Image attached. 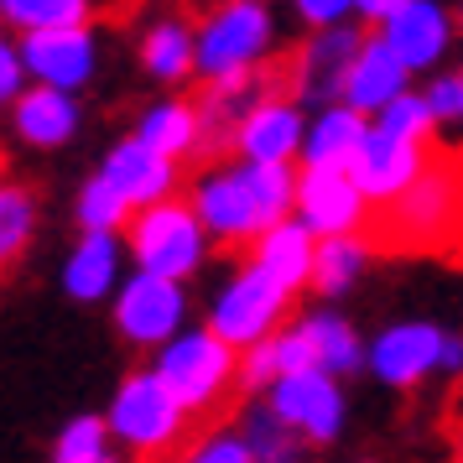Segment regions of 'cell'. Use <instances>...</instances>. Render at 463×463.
<instances>
[{"label": "cell", "mask_w": 463, "mask_h": 463, "mask_svg": "<svg viewBox=\"0 0 463 463\" xmlns=\"http://www.w3.org/2000/svg\"><path fill=\"white\" fill-rule=\"evenodd\" d=\"M266 406L292 427L307 448H334L349 427V396H344V380L328 370H292V375H276L266 391Z\"/></svg>", "instance_id": "9"}, {"label": "cell", "mask_w": 463, "mask_h": 463, "mask_svg": "<svg viewBox=\"0 0 463 463\" xmlns=\"http://www.w3.org/2000/svg\"><path fill=\"white\" fill-rule=\"evenodd\" d=\"M22 43V63L32 84H52L68 94H84L99 73V37L94 22L84 26H52V32H26Z\"/></svg>", "instance_id": "13"}, {"label": "cell", "mask_w": 463, "mask_h": 463, "mask_svg": "<svg viewBox=\"0 0 463 463\" xmlns=\"http://www.w3.org/2000/svg\"><path fill=\"white\" fill-rule=\"evenodd\" d=\"M297 328H302V338H307L317 370H328V375H338V380H349V375L364 370V338H359V328L344 313L313 307V313L297 317Z\"/></svg>", "instance_id": "27"}, {"label": "cell", "mask_w": 463, "mask_h": 463, "mask_svg": "<svg viewBox=\"0 0 463 463\" xmlns=\"http://www.w3.org/2000/svg\"><path fill=\"white\" fill-rule=\"evenodd\" d=\"M370 260H375V240H370V230H359V234H328V240H317L313 281H307V292H317L323 302L349 297L359 281H364Z\"/></svg>", "instance_id": "25"}, {"label": "cell", "mask_w": 463, "mask_h": 463, "mask_svg": "<svg viewBox=\"0 0 463 463\" xmlns=\"http://www.w3.org/2000/svg\"><path fill=\"white\" fill-rule=\"evenodd\" d=\"M359 463H375V458H359Z\"/></svg>", "instance_id": "42"}, {"label": "cell", "mask_w": 463, "mask_h": 463, "mask_svg": "<svg viewBox=\"0 0 463 463\" xmlns=\"http://www.w3.org/2000/svg\"><path fill=\"white\" fill-rule=\"evenodd\" d=\"M313 255H317V234L287 213V219H276L266 230L250 240V260L260 266L266 276H276L287 292H307V281H313Z\"/></svg>", "instance_id": "21"}, {"label": "cell", "mask_w": 463, "mask_h": 463, "mask_svg": "<svg viewBox=\"0 0 463 463\" xmlns=\"http://www.w3.org/2000/svg\"><path fill=\"white\" fill-rule=\"evenodd\" d=\"M94 22V0H0L5 32H52V26H84Z\"/></svg>", "instance_id": "31"}, {"label": "cell", "mask_w": 463, "mask_h": 463, "mask_svg": "<svg viewBox=\"0 0 463 463\" xmlns=\"http://www.w3.org/2000/svg\"><path fill=\"white\" fill-rule=\"evenodd\" d=\"M37 224H43V198L16 177H0V271H11L32 250Z\"/></svg>", "instance_id": "28"}, {"label": "cell", "mask_w": 463, "mask_h": 463, "mask_svg": "<svg viewBox=\"0 0 463 463\" xmlns=\"http://www.w3.org/2000/svg\"><path fill=\"white\" fill-rule=\"evenodd\" d=\"M136 58H141L151 84H162V89H177V84H188V79H198L193 22H183V16H156V22L141 32Z\"/></svg>", "instance_id": "23"}, {"label": "cell", "mask_w": 463, "mask_h": 463, "mask_svg": "<svg viewBox=\"0 0 463 463\" xmlns=\"http://www.w3.org/2000/svg\"><path fill=\"white\" fill-rule=\"evenodd\" d=\"M432 162V141H406V136H391V130L370 126L364 141H359L354 162H349V177L359 183V193L370 203H391L396 193H406Z\"/></svg>", "instance_id": "16"}, {"label": "cell", "mask_w": 463, "mask_h": 463, "mask_svg": "<svg viewBox=\"0 0 463 463\" xmlns=\"http://www.w3.org/2000/svg\"><path fill=\"white\" fill-rule=\"evenodd\" d=\"M302 136H307V105L292 89H266L245 109L230 156H240V162H297Z\"/></svg>", "instance_id": "15"}, {"label": "cell", "mask_w": 463, "mask_h": 463, "mask_svg": "<svg viewBox=\"0 0 463 463\" xmlns=\"http://www.w3.org/2000/svg\"><path fill=\"white\" fill-rule=\"evenodd\" d=\"M0 32H5V26H0Z\"/></svg>", "instance_id": "44"}, {"label": "cell", "mask_w": 463, "mask_h": 463, "mask_svg": "<svg viewBox=\"0 0 463 463\" xmlns=\"http://www.w3.org/2000/svg\"><path fill=\"white\" fill-rule=\"evenodd\" d=\"M364 37H370V32H359L354 22H338V26H317V32H307V37H302V47L292 52V63H287V89H292L307 109L344 99V79H349L354 52L364 47Z\"/></svg>", "instance_id": "11"}, {"label": "cell", "mask_w": 463, "mask_h": 463, "mask_svg": "<svg viewBox=\"0 0 463 463\" xmlns=\"http://www.w3.org/2000/svg\"><path fill=\"white\" fill-rule=\"evenodd\" d=\"M276 16L271 0H213L193 22V47H198V79H250L266 73L276 58Z\"/></svg>", "instance_id": "3"}, {"label": "cell", "mask_w": 463, "mask_h": 463, "mask_svg": "<svg viewBox=\"0 0 463 463\" xmlns=\"http://www.w3.org/2000/svg\"><path fill=\"white\" fill-rule=\"evenodd\" d=\"M442 338H448V328L427 323V317L385 323L364 344V375H375L385 391H417V385H427V380L438 375Z\"/></svg>", "instance_id": "10"}, {"label": "cell", "mask_w": 463, "mask_h": 463, "mask_svg": "<svg viewBox=\"0 0 463 463\" xmlns=\"http://www.w3.org/2000/svg\"><path fill=\"white\" fill-rule=\"evenodd\" d=\"M370 126L391 130V136H406V141H438V130H432V109H427V94H421V89L396 94L380 115H370Z\"/></svg>", "instance_id": "34"}, {"label": "cell", "mask_w": 463, "mask_h": 463, "mask_svg": "<svg viewBox=\"0 0 463 463\" xmlns=\"http://www.w3.org/2000/svg\"><path fill=\"white\" fill-rule=\"evenodd\" d=\"M375 250H453L463 245V162L432 156L427 172L370 213Z\"/></svg>", "instance_id": "2"}, {"label": "cell", "mask_w": 463, "mask_h": 463, "mask_svg": "<svg viewBox=\"0 0 463 463\" xmlns=\"http://www.w3.org/2000/svg\"><path fill=\"white\" fill-rule=\"evenodd\" d=\"M287 317H292V292L255 260H245L209 292L203 328H213L230 349H250L260 338H271L276 328H287Z\"/></svg>", "instance_id": "7"}, {"label": "cell", "mask_w": 463, "mask_h": 463, "mask_svg": "<svg viewBox=\"0 0 463 463\" xmlns=\"http://www.w3.org/2000/svg\"><path fill=\"white\" fill-rule=\"evenodd\" d=\"M188 317H193L188 281H167V276L136 271V266L109 297V323H115L120 344L141 349V354H156L167 338H177L188 328Z\"/></svg>", "instance_id": "8"}, {"label": "cell", "mask_w": 463, "mask_h": 463, "mask_svg": "<svg viewBox=\"0 0 463 463\" xmlns=\"http://www.w3.org/2000/svg\"><path fill=\"white\" fill-rule=\"evenodd\" d=\"M73 224L79 230H99V234H120L130 224V203L109 188L99 172H89L79 193H73Z\"/></svg>", "instance_id": "32"}, {"label": "cell", "mask_w": 463, "mask_h": 463, "mask_svg": "<svg viewBox=\"0 0 463 463\" xmlns=\"http://www.w3.org/2000/svg\"><path fill=\"white\" fill-rule=\"evenodd\" d=\"M183 463H255V453L240 427H213L183 448Z\"/></svg>", "instance_id": "35"}, {"label": "cell", "mask_w": 463, "mask_h": 463, "mask_svg": "<svg viewBox=\"0 0 463 463\" xmlns=\"http://www.w3.org/2000/svg\"><path fill=\"white\" fill-rule=\"evenodd\" d=\"M240 432H245V442H250L255 463H307V442L297 438L292 427L266 406V396L240 411Z\"/></svg>", "instance_id": "30"}, {"label": "cell", "mask_w": 463, "mask_h": 463, "mask_svg": "<svg viewBox=\"0 0 463 463\" xmlns=\"http://www.w3.org/2000/svg\"><path fill=\"white\" fill-rule=\"evenodd\" d=\"M32 84L22 63V43L16 37H0V115H11V105L22 99V89Z\"/></svg>", "instance_id": "37"}, {"label": "cell", "mask_w": 463, "mask_h": 463, "mask_svg": "<svg viewBox=\"0 0 463 463\" xmlns=\"http://www.w3.org/2000/svg\"><path fill=\"white\" fill-rule=\"evenodd\" d=\"M136 136H141L151 151L172 156V162H188V156L203 151V120H198V105L183 99V94H162V99H151V105L136 115Z\"/></svg>", "instance_id": "24"}, {"label": "cell", "mask_w": 463, "mask_h": 463, "mask_svg": "<svg viewBox=\"0 0 463 463\" xmlns=\"http://www.w3.org/2000/svg\"><path fill=\"white\" fill-rule=\"evenodd\" d=\"M99 177L126 198L130 213L183 193V162H172V156H162V151H151L136 130L120 136V141H109V151L99 156Z\"/></svg>", "instance_id": "17"}, {"label": "cell", "mask_w": 463, "mask_h": 463, "mask_svg": "<svg viewBox=\"0 0 463 463\" xmlns=\"http://www.w3.org/2000/svg\"><path fill=\"white\" fill-rule=\"evenodd\" d=\"M126 234H99V230H79L73 250L63 255V297L79 302V307H94V302H109L115 287L126 281Z\"/></svg>", "instance_id": "18"}, {"label": "cell", "mask_w": 463, "mask_h": 463, "mask_svg": "<svg viewBox=\"0 0 463 463\" xmlns=\"http://www.w3.org/2000/svg\"><path fill=\"white\" fill-rule=\"evenodd\" d=\"M292 5V16L307 32H317V26H338V22H354V0H287Z\"/></svg>", "instance_id": "38"}, {"label": "cell", "mask_w": 463, "mask_h": 463, "mask_svg": "<svg viewBox=\"0 0 463 463\" xmlns=\"http://www.w3.org/2000/svg\"><path fill=\"white\" fill-rule=\"evenodd\" d=\"M458 73H463V68H458Z\"/></svg>", "instance_id": "45"}, {"label": "cell", "mask_w": 463, "mask_h": 463, "mask_svg": "<svg viewBox=\"0 0 463 463\" xmlns=\"http://www.w3.org/2000/svg\"><path fill=\"white\" fill-rule=\"evenodd\" d=\"M120 234H126L130 266L151 276H167V281H193L209 266V250H213L203 219L193 213V203L183 193L151 203V209H136Z\"/></svg>", "instance_id": "5"}, {"label": "cell", "mask_w": 463, "mask_h": 463, "mask_svg": "<svg viewBox=\"0 0 463 463\" xmlns=\"http://www.w3.org/2000/svg\"><path fill=\"white\" fill-rule=\"evenodd\" d=\"M292 213L317 234H359L370 230V213L375 203L359 193V183L349 172H334V167H297V198H292Z\"/></svg>", "instance_id": "14"}, {"label": "cell", "mask_w": 463, "mask_h": 463, "mask_svg": "<svg viewBox=\"0 0 463 463\" xmlns=\"http://www.w3.org/2000/svg\"><path fill=\"white\" fill-rule=\"evenodd\" d=\"M370 130V115H359L354 105H317L307 109V136H302V151H297V167H334V172H349L359 141Z\"/></svg>", "instance_id": "20"}, {"label": "cell", "mask_w": 463, "mask_h": 463, "mask_svg": "<svg viewBox=\"0 0 463 463\" xmlns=\"http://www.w3.org/2000/svg\"><path fill=\"white\" fill-rule=\"evenodd\" d=\"M105 421H109V432H115V442L126 448V458L162 463L183 448L193 417H188V406L167 391V380L146 364V370H130L115 385Z\"/></svg>", "instance_id": "4"}, {"label": "cell", "mask_w": 463, "mask_h": 463, "mask_svg": "<svg viewBox=\"0 0 463 463\" xmlns=\"http://www.w3.org/2000/svg\"><path fill=\"white\" fill-rule=\"evenodd\" d=\"M151 370L188 406V417H209L240 391V349H230L213 328H183L167 338L151 354Z\"/></svg>", "instance_id": "6"}, {"label": "cell", "mask_w": 463, "mask_h": 463, "mask_svg": "<svg viewBox=\"0 0 463 463\" xmlns=\"http://www.w3.org/2000/svg\"><path fill=\"white\" fill-rule=\"evenodd\" d=\"M438 375H463V338H458V334L442 338V364H438Z\"/></svg>", "instance_id": "39"}, {"label": "cell", "mask_w": 463, "mask_h": 463, "mask_svg": "<svg viewBox=\"0 0 463 463\" xmlns=\"http://www.w3.org/2000/svg\"><path fill=\"white\" fill-rule=\"evenodd\" d=\"M375 37L411 68V79H421V73H438L448 63V52L458 43V16L442 0H401L375 26Z\"/></svg>", "instance_id": "12"}, {"label": "cell", "mask_w": 463, "mask_h": 463, "mask_svg": "<svg viewBox=\"0 0 463 463\" xmlns=\"http://www.w3.org/2000/svg\"><path fill=\"white\" fill-rule=\"evenodd\" d=\"M427 109H432V130H438V141H453L463 146V73H427Z\"/></svg>", "instance_id": "33"}, {"label": "cell", "mask_w": 463, "mask_h": 463, "mask_svg": "<svg viewBox=\"0 0 463 463\" xmlns=\"http://www.w3.org/2000/svg\"><path fill=\"white\" fill-rule=\"evenodd\" d=\"M193 213L203 219L213 245L250 250V240L266 224L287 219L297 198V162H209L183 193Z\"/></svg>", "instance_id": "1"}, {"label": "cell", "mask_w": 463, "mask_h": 463, "mask_svg": "<svg viewBox=\"0 0 463 463\" xmlns=\"http://www.w3.org/2000/svg\"><path fill=\"white\" fill-rule=\"evenodd\" d=\"M84 130V105L79 94L52 84H26L22 99L11 105V136L32 151H63Z\"/></svg>", "instance_id": "19"}, {"label": "cell", "mask_w": 463, "mask_h": 463, "mask_svg": "<svg viewBox=\"0 0 463 463\" xmlns=\"http://www.w3.org/2000/svg\"><path fill=\"white\" fill-rule=\"evenodd\" d=\"M406 89H411V68L370 32L364 47L354 52L349 79H344V105H354L359 115H380V109L391 105L396 94H406Z\"/></svg>", "instance_id": "22"}, {"label": "cell", "mask_w": 463, "mask_h": 463, "mask_svg": "<svg viewBox=\"0 0 463 463\" xmlns=\"http://www.w3.org/2000/svg\"><path fill=\"white\" fill-rule=\"evenodd\" d=\"M52 463H126V448L115 442L105 411H84V417H73L58 427Z\"/></svg>", "instance_id": "29"}, {"label": "cell", "mask_w": 463, "mask_h": 463, "mask_svg": "<svg viewBox=\"0 0 463 463\" xmlns=\"http://www.w3.org/2000/svg\"><path fill=\"white\" fill-rule=\"evenodd\" d=\"M276 375H281V370H276L271 338H260V344H250V349H240V391H255V396H266Z\"/></svg>", "instance_id": "36"}, {"label": "cell", "mask_w": 463, "mask_h": 463, "mask_svg": "<svg viewBox=\"0 0 463 463\" xmlns=\"http://www.w3.org/2000/svg\"><path fill=\"white\" fill-rule=\"evenodd\" d=\"M266 73H250V79H219V84H203V94L193 99L198 105V120H203V151H230L234 130L245 120V109L266 94Z\"/></svg>", "instance_id": "26"}, {"label": "cell", "mask_w": 463, "mask_h": 463, "mask_svg": "<svg viewBox=\"0 0 463 463\" xmlns=\"http://www.w3.org/2000/svg\"><path fill=\"white\" fill-rule=\"evenodd\" d=\"M458 463H463V448H458Z\"/></svg>", "instance_id": "43"}, {"label": "cell", "mask_w": 463, "mask_h": 463, "mask_svg": "<svg viewBox=\"0 0 463 463\" xmlns=\"http://www.w3.org/2000/svg\"><path fill=\"white\" fill-rule=\"evenodd\" d=\"M453 16H458V37H463V0H458V11H453Z\"/></svg>", "instance_id": "41"}, {"label": "cell", "mask_w": 463, "mask_h": 463, "mask_svg": "<svg viewBox=\"0 0 463 463\" xmlns=\"http://www.w3.org/2000/svg\"><path fill=\"white\" fill-rule=\"evenodd\" d=\"M396 5H401V0H354V16H359V22H370V26H380Z\"/></svg>", "instance_id": "40"}]
</instances>
